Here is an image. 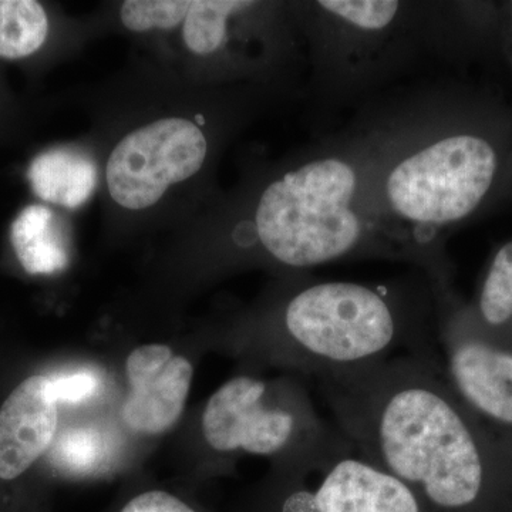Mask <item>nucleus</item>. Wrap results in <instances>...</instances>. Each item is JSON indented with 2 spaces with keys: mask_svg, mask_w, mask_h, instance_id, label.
Wrapping results in <instances>:
<instances>
[{
  "mask_svg": "<svg viewBox=\"0 0 512 512\" xmlns=\"http://www.w3.org/2000/svg\"><path fill=\"white\" fill-rule=\"evenodd\" d=\"M329 424L296 383L272 384L237 376L212 394L202 414V434L221 454L298 456L329 437Z\"/></svg>",
  "mask_w": 512,
  "mask_h": 512,
  "instance_id": "obj_4",
  "label": "nucleus"
},
{
  "mask_svg": "<svg viewBox=\"0 0 512 512\" xmlns=\"http://www.w3.org/2000/svg\"><path fill=\"white\" fill-rule=\"evenodd\" d=\"M49 20L35 0H0V57L22 59L45 43Z\"/></svg>",
  "mask_w": 512,
  "mask_h": 512,
  "instance_id": "obj_13",
  "label": "nucleus"
},
{
  "mask_svg": "<svg viewBox=\"0 0 512 512\" xmlns=\"http://www.w3.org/2000/svg\"><path fill=\"white\" fill-rule=\"evenodd\" d=\"M190 6L187 0H127L121 6V22L133 32L174 29L185 19Z\"/></svg>",
  "mask_w": 512,
  "mask_h": 512,
  "instance_id": "obj_16",
  "label": "nucleus"
},
{
  "mask_svg": "<svg viewBox=\"0 0 512 512\" xmlns=\"http://www.w3.org/2000/svg\"><path fill=\"white\" fill-rule=\"evenodd\" d=\"M335 426L426 512H512V454L458 400L440 350L318 377Z\"/></svg>",
  "mask_w": 512,
  "mask_h": 512,
  "instance_id": "obj_1",
  "label": "nucleus"
},
{
  "mask_svg": "<svg viewBox=\"0 0 512 512\" xmlns=\"http://www.w3.org/2000/svg\"><path fill=\"white\" fill-rule=\"evenodd\" d=\"M272 512H426L409 488L357 451L338 427L288 461Z\"/></svg>",
  "mask_w": 512,
  "mask_h": 512,
  "instance_id": "obj_5",
  "label": "nucleus"
},
{
  "mask_svg": "<svg viewBox=\"0 0 512 512\" xmlns=\"http://www.w3.org/2000/svg\"><path fill=\"white\" fill-rule=\"evenodd\" d=\"M57 403L50 377H29L0 407V478L15 480L55 440Z\"/></svg>",
  "mask_w": 512,
  "mask_h": 512,
  "instance_id": "obj_9",
  "label": "nucleus"
},
{
  "mask_svg": "<svg viewBox=\"0 0 512 512\" xmlns=\"http://www.w3.org/2000/svg\"><path fill=\"white\" fill-rule=\"evenodd\" d=\"M444 375L474 419L512 454V346L488 335L468 312L433 292Z\"/></svg>",
  "mask_w": 512,
  "mask_h": 512,
  "instance_id": "obj_6",
  "label": "nucleus"
},
{
  "mask_svg": "<svg viewBox=\"0 0 512 512\" xmlns=\"http://www.w3.org/2000/svg\"><path fill=\"white\" fill-rule=\"evenodd\" d=\"M130 393L121 409L124 423L136 433L157 436L180 420L190 393V360L164 345L134 349L126 363Z\"/></svg>",
  "mask_w": 512,
  "mask_h": 512,
  "instance_id": "obj_8",
  "label": "nucleus"
},
{
  "mask_svg": "<svg viewBox=\"0 0 512 512\" xmlns=\"http://www.w3.org/2000/svg\"><path fill=\"white\" fill-rule=\"evenodd\" d=\"M359 178L346 158L325 156L269 185L255 214L256 237L268 255L295 269L386 256L357 211Z\"/></svg>",
  "mask_w": 512,
  "mask_h": 512,
  "instance_id": "obj_2",
  "label": "nucleus"
},
{
  "mask_svg": "<svg viewBox=\"0 0 512 512\" xmlns=\"http://www.w3.org/2000/svg\"><path fill=\"white\" fill-rule=\"evenodd\" d=\"M52 392L57 403L77 404L86 402L87 399L99 392V377L90 370L67 373L50 377Z\"/></svg>",
  "mask_w": 512,
  "mask_h": 512,
  "instance_id": "obj_17",
  "label": "nucleus"
},
{
  "mask_svg": "<svg viewBox=\"0 0 512 512\" xmlns=\"http://www.w3.org/2000/svg\"><path fill=\"white\" fill-rule=\"evenodd\" d=\"M121 512H195L180 498L164 491H148L137 495Z\"/></svg>",
  "mask_w": 512,
  "mask_h": 512,
  "instance_id": "obj_18",
  "label": "nucleus"
},
{
  "mask_svg": "<svg viewBox=\"0 0 512 512\" xmlns=\"http://www.w3.org/2000/svg\"><path fill=\"white\" fill-rule=\"evenodd\" d=\"M109 456V444L101 431L77 427L62 434L52 448L53 463L70 474H90L99 470Z\"/></svg>",
  "mask_w": 512,
  "mask_h": 512,
  "instance_id": "obj_15",
  "label": "nucleus"
},
{
  "mask_svg": "<svg viewBox=\"0 0 512 512\" xmlns=\"http://www.w3.org/2000/svg\"><path fill=\"white\" fill-rule=\"evenodd\" d=\"M10 241L30 275H53L70 261L69 242L55 212L43 205L25 208L10 228Z\"/></svg>",
  "mask_w": 512,
  "mask_h": 512,
  "instance_id": "obj_11",
  "label": "nucleus"
},
{
  "mask_svg": "<svg viewBox=\"0 0 512 512\" xmlns=\"http://www.w3.org/2000/svg\"><path fill=\"white\" fill-rule=\"evenodd\" d=\"M468 312L484 332L512 346V241L495 252Z\"/></svg>",
  "mask_w": 512,
  "mask_h": 512,
  "instance_id": "obj_12",
  "label": "nucleus"
},
{
  "mask_svg": "<svg viewBox=\"0 0 512 512\" xmlns=\"http://www.w3.org/2000/svg\"><path fill=\"white\" fill-rule=\"evenodd\" d=\"M242 0H194L184 19L185 45L195 55H211L225 43L229 18L254 6Z\"/></svg>",
  "mask_w": 512,
  "mask_h": 512,
  "instance_id": "obj_14",
  "label": "nucleus"
},
{
  "mask_svg": "<svg viewBox=\"0 0 512 512\" xmlns=\"http://www.w3.org/2000/svg\"><path fill=\"white\" fill-rule=\"evenodd\" d=\"M205 157L207 138L190 120H158L131 131L107 161L111 198L127 210L153 207L170 185L197 174Z\"/></svg>",
  "mask_w": 512,
  "mask_h": 512,
  "instance_id": "obj_7",
  "label": "nucleus"
},
{
  "mask_svg": "<svg viewBox=\"0 0 512 512\" xmlns=\"http://www.w3.org/2000/svg\"><path fill=\"white\" fill-rule=\"evenodd\" d=\"M28 177L40 200L76 210L92 197L97 168L84 154L69 148H55L32 161Z\"/></svg>",
  "mask_w": 512,
  "mask_h": 512,
  "instance_id": "obj_10",
  "label": "nucleus"
},
{
  "mask_svg": "<svg viewBox=\"0 0 512 512\" xmlns=\"http://www.w3.org/2000/svg\"><path fill=\"white\" fill-rule=\"evenodd\" d=\"M497 154L484 138L454 134L400 158L384 180L387 208L419 229L446 227L476 210L493 184Z\"/></svg>",
  "mask_w": 512,
  "mask_h": 512,
  "instance_id": "obj_3",
  "label": "nucleus"
}]
</instances>
